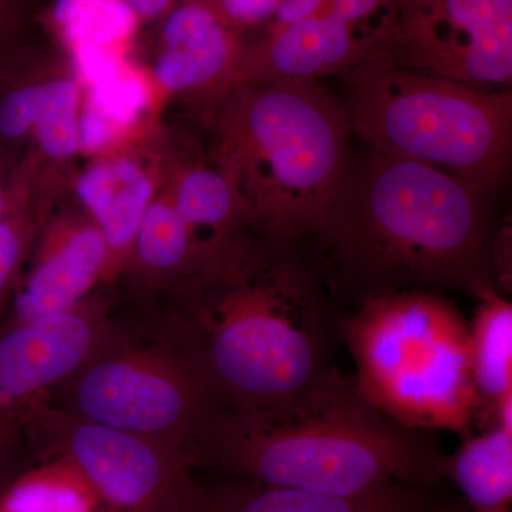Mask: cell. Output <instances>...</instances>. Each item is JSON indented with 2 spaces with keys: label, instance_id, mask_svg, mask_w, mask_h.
<instances>
[{
  "label": "cell",
  "instance_id": "cell-1",
  "mask_svg": "<svg viewBox=\"0 0 512 512\" xmlns=\"http://www.w3.org/2000/svg\"><path fill=\"white\" fill-rule=\"evenodd\" d=\"M493 198L430 165L370 150L299 242L329 296L501 292Z\"/></svg>",
  "mask_w": 512,
  "mask_h": 512
},
{
  "label": "cell",
  "instance_id": "cell-2",
  "mask_svg": "<svg viewBox=\"0 0 512 512\" xmlns=\"http://www.w3.org/2000/svg\"><path fill=\"white\" fill-rule=\"evenodd\" d=\"M178 353L218 410L285 402L330 369L329 293L298 245L229 239L198 268Z\"/></svg>",
  "mask_w": 512,
  "mask_h": 512
},
{
  "label": "cell",
  "instance_id": "cell-3",
  "mask_svg": "<svg viewBox=\"0 0 512 512\" xmlns=\"http://www.w3.org/2000/svg\"><path fill=\"white\" fill-rule=\"evenodd\" d=\"M217 476L349 497L390 483L437 488L444 460L421 431L384 416L355 376L330 367L285 402L215 410L194 448Z\"/></svg>",
  "mask_w": 512,
  "mask_h": 512
},
{
  "label": "cell",
  "instance_id": "cell-4",
  "mask_svg": "<svg viewBox=\"0 0 512 512\" xmlns=\"http://www.w3.org/2000/svg\"><path fill=\"white\" fill-rule=\"evenodd\" d=\"M218 120V170L245 222L298 245L332 204L350 164L345 103L319 82L239 84Z\"/></svg>",
  "mask_w": 512,
  "mask_h": 512
},
{
  "label": "cell",
  "instance_id": "cell-5",
  "mask_svg": "<svg viewBox=\"0 0 512 512\" xmlns=\"http://www.w3.org/2000/svg\"><path fill=\"white\" fill-rule=\"evenodd\" d=\"M350 128L377 153L430 165L493 198L510 171L512 94L375 57L342 74Z\"/></svg>",
  "mask_w": 512,
  "mask_h": 512
},
{
  "label": "cell",
  "instance_id": "cell-6",
  "mask_svg": "<svg viewBox=\"0 0 512 512\" xmlns=\"http://www.w3.org/2000/svg\"><path fill=\"white\" fill-rule=\"evenodd\" d=\"M363 396L406 429L470 430L480 397L470 328L443 293L409 289L370 296L340 326Z\"/></svg>",
  "mask_w": 512,
  "mask_h": 512
},
{
  "label": "cell",
  "instance_id": "cell-7",
  "mask_svg": "<svg viewBox=\"0 0 512 512\" xmlns=\"http://www.w3.org/2000/svg\"><path fill=\"white\" fill-rule=\"evenodd\" d=\"M32 447L72 464L107 512H181L197 468L188 448L101 426L49 403L37 413Z\"/></svg>",
  "mask_w": 512,
  "mask_h": 512
},
{
  "label": "cell",
  "instance_id": "cell-8",
  "mask_svg": "<svg viewBox=\"0 0 512 512\" xmlns=\"http://www.w3.org/2000/svg\"><path fill=\"white\" fill-rule=\"evenodd\" d=\"M69 412L191 451L211 414L210 393L178 353H96L74 373ZM195 461V460H194Z\"/></svg>",
  "mask_w": 512,
  "mask_h": 512
},
{
  "label": "cell",
  "instance_id": "cell-9",
  "mask_svg": "<svg viewBox=\"0 0 512 512\" xmlns=\"http://www.w3.org/2000/svg\"><path fill=\"white\" fill-rule=\"evenodd\" d=\"M101 336L99 318L82 303L0 329V487L25 468L23 458L49 390L99 352Z\"/></svg>",
  "mask_w": 512,
  "mask_h": 512
},
{
  "label": "cell",
  "instance_id": "cell-10",
  "mask_svg": "<svg viewBox=\"0 0 512 512\" xmlns=\"http://www.w3.org/2000/svg\"><path fill=\"white\" fill-rule=\"evenodd\" d=\"M390 59L476 86L512 80V0H396Z\"/></svg>",
  "mask_w": 512,
  "mask_h": 512
},
{
  "label": "cell",
  "instance_id": "cell-11",
  "mask_svg": "<svg viewBox=\"0 0 512 512\" xmlns=\"http://www.w3.org/2000/svg\"><path fill=\"white\" fill-rule=\"evenodd\" d=\"M392 36L333 13L258 37L247 36L231 87L249 83L319 82L357 64L390 56Z\"/></svg>",
  "mask_w": 512,
  "mask_h": 512
},
{
  "label": "cell",
  "instance_id": "cell-12",
  "mask_svg": "<svg viewBox=\"0 0 512 512\" xmlns=\"http://www.w3.org/2000/svg\"><path fill=\"white\" fill-rule=\"evenodd\" d=\"M463 500L437 488L390 483L367 493L339 497L218 476L194 477L181 512H467Z\"/></svg>",
  "mask_w": 512,
  "mask_h": 512
},
{
  "label": "cell",
  "instance_id": "cell-13",
  "mask_svg": "<svg viewBox=\"0 0 512 512\" xmlns=\"http://www.w3.org/2000/svg\"><path fill=\"white\" fill-rule=\"evenodd\" d=\"M160 20L154 77L168 92L214 89L234 82L247 35L229 28L204 0H178Z\"/></svg>",
  "mask_w": 512,
  "mask_h": 512
},
{
  "label": "cell",
  "instance_id": "cell-14",
  "mask_svg": "<svg viewBox=\"0 0 512 512\" xmlns=\"http://www.w3.org/2000/svg\"><path fill=\"white\" fill-rule=\"evenodd\" d=\"M109 247L94 224L66 229L47 244L2 328L70 311L106 275ZM0 328V329H2Z\"/></svg>",
  "mask_w": 512,
  "mask_h": 512
},
{
  "label": "cell",
  "instance_id": "cell-15",
  "mask_svg": "<svg viewBox=\"0 0 512 512\" xmlns=\"http://www.w3.org/2000/svg\"><path fill=\"white\" fill-rule=\"evenodd\" d=\"M77 195L106 239L110 274L131 254L144 212L153 202V181L133 160L116 158L84 171Z\"/></svg>",
  "mask_w": 512,
  "mask_h": 512
},
{
  "label": "cell",
  "instance_id": "cell-16",
  "mask_svg": "<svg viewBox=\"0 0 512 512\" xmlns=\"http://www.w3.org/2000/svg\"><path fill=\"white\" fill-rule=\"evenodd\" d=\"M79 86L69 79L22 84L0 97V138L36 131L47 156L66 160L80 150Z\"/></svg>",
  "mask_w": 512,
  "mask_h": 512
},
{
  "label": "cell",
  "instance_id": "cell-17",
  "mask_svg": "<svg viewBox=\"0 0 512 512\" xmlns=\"http://www.w3.org/2000/svg\"><path fill=\"white\" fill-rule=\"evenodd\" d=\"M444 478L457 485L471 512H511L512 433L494 426L468 436L446 456Z\"/></svg>",
  "mask_w": 512,
  "mask_h": 512
},
{
  "label": "cell",
  "instance_id": "cell-18",
  "mask_svg": "<svg viewBox=\"0 0 512 512\" xmlns=\"http://www.w3.org/2000/svg\"><path fill=\"white\" fill-rule=\"evenodd\" d=\"M470 328V365L480 397L481 427H494L495 407L512 393V305L507 295L487 292L478 298Z\"/></svg>",
  "mask_w": 512,
  "mask_h": 512
},
{
  "label": "cell",
  "instance_id": "cell-19",
  "mask_svg": "<svg viewBox=\"0 0 512 512\" xmlns=\"http://www.w3.org/2000/svg\"><path fill=\"white\" fill-rule=\"evenodd\" d=\"M70 55L77 76L89 92L84 107L99 114L123 136L148 109L146 82L128 67L120 50L84 47Z\"/></svg>",
  "mask_w": 512,
  "mask_h": 512
},
{
  "label": "cell",
  "instance_id": "cell-20",
  "mask_svg": "<svg viewBox=\"0 0 512 512\" xmlns=\"http://www.w3.org/2000/svg\"><path fill=\"white\" fill-rule=\"evenodd\" d=\"M103 510L82 474L63 458L45 457L0 487V512H97Z\"/></svg>",
  "mask_w": 512,
  "mask_h": 512
},
{
  "label": "cell",
  "instance_id": "cell-21",
  "mask_svg": "<svg viewBox=\"0 0 512 512\" xmlns=\"http://www.w3.org/2000/svg\"><path fill=\"white\" fill-rule=\"evenodd\" d=\"M171 201L195 237L208 232L217 249L235 237L238 225L245 224L237 195L220 170L195 167L185 171Z\"/></svg>",
  "mask_w": 512,
  "mask_h": 512
},
{
  "label": "cell",
  "instance_id": "cell-22",
  "mask_svg": "<svg viewBox=\"0 0 512 512\" xmlns=\"http://www.w3.org/2000/svg\"><path fill=\"white\" fill-rule=\"evenodd\" d=\"M47 13L69 52L84 47L120 50L141 25L120 0H53Z\"/></svg>",
  "mask_w": 512,
  "mask_h": 512
},
{
  "label": "cell",
  "instance_id": "cell-23",
  "mask_svg": "<svg viewBox=\"0 0 512 512\" xmlns=\"http://www.w3.org/2000/svg\"><path fill=\"white\" fill-rule=\"evenodd\" d=\"M131 254L153 274H174L201 265L210 258L191 228L175 210L173 201H153L137 229Z\"/></svg>",
  "mask_w": 512,
  "mask_h": 512
},
{
  "label": "cell",
  "instance_id": "cell-24",
  "mask_svg": "<svg viewBox=\"0 0 512 512\" xmlns=\"http://www.w3.org/2000/svg\"><path fill=\"white\" fill-rule=\"evenodd\" d=\"M30 238V224L19 210H9L0 218V309L8 298Z\"/></svg>",
  "mask_w": 512,
  "mask_h": 512
},
{
  "label": "cell",
  "instance_id": "cell-25",
  "mask_svg": "<svg viewBox=\"0 0 512 512\" xmlns=\"http://www.w3.org/2000/svg\"><path fill=\"white\" fill-rule=\"evenodd\" d=\"M328 12L338 18L392 36L396 25V0H329Z\"/></svg>",
  "mask_w": 512,
  "mask_h": 512
},
{
  "label": "cell",
  "instance_id": "cell-26",
  "mask_svg": "<svg viewBox=\"0 0 512 512\" xmlns=\"http://www.w3.org/2000/svg\"><path fill=\"white\" fill-rule=\"evenodd\" d=\"M222 22L244 35L264 28L284 0H204Z\"/></svg>",
  "mask_w": 512,
  "mask_h": 512
},
{
  "label": "cell",
  "instance_id": "cell-27",
  "mask_svg": "<svg viewBox=\"0 0 512 512\" xmlns=\"http://www.w3.org/2000/svg\"><path fill=\"white\" fill-rule=\"evenodd\" d=\"M328 2L329 0H284L264 28L258 30V36L272 35L303 20L328 13Z\"/></svg>",
  "mask_w": 512,
  "mask_h": 512
},
{
  "label": "cell",
  "instance_id": "cell-28",
  "mask_svg": "<svg viewBox=\"0 0 512 512\" xmlns=\"http://www.w3.org/2000/svg\"><path fill=\"white\" fill-rule=\"evenodd\" d=\"M36 2L37 0H0V53L25 26Z\"/></svg>",
  "mask_w": 512,
  "mask_h": 512
},
{
  "label": "cell",
  "instance_id": "cell-29",
  "mask_svg": "<svg viewBox=\"0 0 512 512\" xmlns=\"http://www.w3.org/2000/svg\"><path fill=\"white\" fill-rule=\"evenodd\" d=\"M136 13L141 23L154 22L163 18L178 0H120Z\"/></svg>",
  "mask_w": 512,
  "mask_h": 512
},
{
  "label": "cell",
  "instance_id": "cell-30",
  "mask_svg": "<svg viewBox=\"0 0 512 512\" xmlns=\"http://www.w3.org/2000/svg\"><path fill=\"white\" fill-rule=\"evenodd\" d=\"M10 210L8 200H6L5 194H3L2 185H0V218Z\"/></svg>",
  "mask_w": 512,
  "mask_h": 512
},
{
  "label": "cell",
  "instance_id": "cell-31",
  "mask_svg": "<svg viewBox=\"0 0 512 512\" xmlns=\"http://www.w3.org/2000/svg\"><path fill=\"white\" fill-rule=\"evenodd\" d=\"M97 512H107L106 510H100V511H97Z\"/></svg>",
  "mask_w": 512,
  "mask_h": 512
},
{
  "label": "cell",
  "instance_id": "cell-32",
  "mask_svg": "<svg viewBox=\"0 0 512 512\" xmlns=\"http://www.w3.org/2000/svg\"><path fill=\"white\" fill-rule=\"evenodd\" d=\"M0 328H2V326H0Z\"/></svg>",
  "mask_w": 512,
  "mask_h": 512
}]
</instances>
